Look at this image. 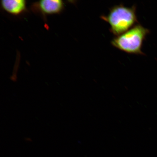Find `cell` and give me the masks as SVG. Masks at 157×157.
Instances as JSON below:
<instances>
[{
	"mask_svg": "<svg viewBox=\"0 0 157 157\" xmlns=\"http://www.w3.org/2000/svg\"><path fill=\"white\" fill-rule=\"evenodd\" d=\"M101 18L110 25V31L116 36L126 32L138 23L136 7L125 6L123 4L114 6L109 10L107 15Z\"/></svg>",
	"mask_w": 157,
	"mask_h": 157,
	"instance_id": "cell-1",
	"label": "cell"
},
{
	"mask_svg": "<svg viewBox=\"0 0 157 157\" xmlns=\"http://www.w3.org/2000/svg\"><path fill=\"white\" fill-rule=\"evenodd\" d=\"M150 31L140 24L134 25L126 32L116 36L111 41L115 48L129 54L144 55L143 42Z\"/></svg>",
	"mask_w": 157,
	"mask_h": 157,
	"instance_id": "cell-2",
	"label": "cell"
},
{
	"mask_svg": "<svg viewBox=\"0 0 157 157\" xmlns=\"http://www.w3.org/2000/svg\"><path fill=\"white\" fill-rule=\"evenodd\" d=\"M64 3L61 0H43L33 4L32 9L44 15L58 14L63 10Z\"/></svg>",
	"mask_w": 157,
	"mask_h": 157,
	"instance_id": "cell-3",
	"label": "cell"
},
{
	"mask_svg": "<svg viewBox=\"0 0 157 157\" xmlns=\"http://www.w3.org/2000/svg\"><path fill=\"white\" fill-rule=\"evenodd\" d=\"M3 9L10 14L20 15L26 9V2L25 0H3L1 1Z\"/></svg>",
	"mask_w": 157,
	"mask_h": 157,
	"instance_id": "cell-4",
	"label": "cell"
}]
</instances>
